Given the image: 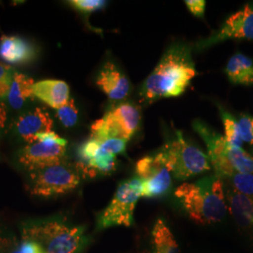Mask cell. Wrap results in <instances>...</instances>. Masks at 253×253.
Returning <instances> with one entry per match:
<instances>
[{
	"label": "cell",
	"mask_w": 253,
	"mask_h": 253,
	"mask_svg": "<svg viewBox=\"0 0 253 253\" xmlns=\"http://www.w3.org/2000/svg\"><path fill=\"white\" fill-rule=\"evenodd\" d=\"M0 253H22L17 239L13 236L0 235Z\"/></svg>",
	"instance_id": "27"
},
{
	"label": "cell",
	"mask_w": 253,
	"mask_h": 253,
	"mask_svg": "<svg viewBox=\"0 0 253 253\" xmlns=\"http://www.w3.org/2000/svg\"><path fill=\"white\" fill-rule=\"evenodd\" d=\"M14 73L9 65L0 63V99L9 96Z\"/></svg>",
	"instance_id": "24"
},
{
	"label": "cell",
	"mask_w": 253,
	"mask_h": 253,
	"mask_svg": "<svg viewBox=\"0 0 253 253\" xmlns=\"http://www.w3.org/2000/svg\"><path fill=\"white\" fill-rule=\"evenodd\" d=\"M218 110L220 114V118L224 126L225 131V139L227 142L235 147H242L243 141L241 140L240 133H239V126L238 122L229 112L218 105Z\"/></svg>",
	"instance_id": "20"
},
{
	"label": "cell",
	"mask_w": 253,
	"mask_h": 253,
	"mask_svg": "<svg viewBox=\"0 0 253 253\" xmlns=\"http://www.w3.org/2000/svg\"><path fill=\"white\" fill-rule=\"evenodd\" d=\"M185 4L190 12L194 15L202 18L205 14L206 9V1L204 0H187Z\"/></svg>",
	"instance_id": "28"
},
{
	"label": "cell",
	"mask_w": 253,
	"mask_h": 253,
	"mask_svg": "<svg viewBox=\"0 0 253 253\" xmlns=\"http://www.w3.org/2000/svg\"><path fill=\"white\" fill-rule=\"evenodd\" d=\"M225 73L234 84H253V61L247 55L237 53L228 61Z\"/></svg>",
	"instance_id": "17"
},
{
	"label": "cell",
	"mask_w": 253,
	"mask_h": 253,
	"mask_svg": "<svg viewBox=\"0 0 253 253\" xmlns=\"http://www.w3.org/2000/svg\"><path fill=\"white\" fill-rule=\"evenodd\" d=\"M54 121L44 108H36L22 114L15 122V128L21 138L29 145L37 142V136L53 131Z\"/></svg>",
	"instance_id": "12"
},
{
	"label": "cell",
	"mask_w": 253,
	"mask_h": 253,
	"mask_svg": "<svg viewBox=\"0 0 253 253\" xmlns=\"http://www.w3.org/2000/svg\"><path fill=\"white\" fill-rule=\"evenodd\" d=\"M20 250L22 253H46L44 249L38 242L29 239H22Z\"/></svg>",
	"instance_id": "29"
},
{
	"label": "cell",
	"mask_w": 253,
	"mask_h": 253,
	"mask_svg": "<svg viewBox=\"0 0 253 253\" xmlns=\"http://www.w3.org/2000/svg\"><path fill=\"white\" fill-rule=\"evenodd\" d=\"M34 96L48 106L58 110L70 100V87L60 80H42L33 86Z\"/></svg>",
	"instance_id": "15"
},
{
	"label": "cell",
	"mask_w": 253,
	"mask_h": 253,
	"mask_svg": "<svg viewBox=\"0 0 253 253\" xmlns=\"http://www.w3.org/2000/svg\"><path fill=\"white\" fill-rule=\"evenodd\" d=\"M141 110L132 102H120L91 126L90 138L99 142L110 138L129 141L139 129Z\"/></svg>",
	"instance_id": "5"
},
{
	"label": "cell",
	"mask_w": 253,
	"mask_h": 253,
	"mask_svg": "<svg viewBox=\"0 0 253 253\" xmlns=\"http://www.w3.org/2000/svg\"><path fill=\"white\" fill-rule=\"evenodd\" d=\"M66 146L48 142L30 144L19 151L18 163L30 172L64 163Z\"/></svg>",
	"instance_id": "11"
},
{
	"label": "cell",
	"mask_w": 253,
	"mask_h": 253,
	"mask_svg": "<svg viewBox=\"0 0 253 253\" xmlns=\"http://www.w3.org/2000/svg\"><path fill=\"white\" fill-rule=\"evenodd\" d=\"M192 126L207 145L208 158L215 170V175L220 178L232 177L235 173L230 166L229 157L233 145L227 142L225 137L217 133L201 120L193 121Z\"/></svg>",
	"instance_id": "9"
},
{
	"label": "cell",
	"mask_w": 253,
	"mask_h": 253,
	"mask_svg": "<svg viewBox=\"0 0 253 253\" xmlns=\"http://www.w3.org/2000/svg\"><path fill=\"white\" fill-rule=\"evenodd\" d=\"M230 39L253 40V5L248 4L231 15L217 32L200 41L197 48L208 49Z\"/></svg>",
	"instance_id": "10"
},
{
	"label": "cell",
	"mask_w": 253,
	"mask_h": 253,
	"mask_svg": "<svg viewBox=\"0 0 253 253\" xmlns=\"http://www.w3.org/2000/svg\"><path fill=\"white\" fill-rule=\"evenodd\" d=\"M157 155L178 180L208 172L212 167L208 155L188 142L180 130L176 131L175 139L163 145Z\"/></svg>",
	"instance_id": "4"
},
{
	"label": "cell",
	"mask_w": 253,
	"mask_h": 253,
	"mask_svg": "<svg viewBox=\"0 0 253 253\" xmlns=\"http://www.w3.org/2000/svg\"><path fill=\"white\" fill-rule=\"evenodd\" d=\"M56 118L66 127L75 126L78 121V109L75 105L74 100L70 99L64 106L56 110Z\"/></svg>",
	"instance_id": "22"
},
{
	"label": "cell",
	"mask_w": 253,
	"mask_h": 253,
	"mask_svg": "<svg viewBox=\"0 0 253 253\" xmlns=\"http://www.w3.org/2000/svg\"><path fill=\"white\" fill-rule=\"evenodd\" d=\"M96 84L113 101L125 100L130 91V83L126 75L113 62H106L100 69Z\"/></svg>",
	"instance_id": "13"
},
{
	"label": "cell",
	"mask_w": 253,
	"mask_h": 253,
	"mask_svg": "<svg viewBox=\"0 0 253 253\" xmlns=\"http://www.w3.org/2000/svg\"><path fill=\"white\" fill-rule=\"evenodd\" d=\"M7 116H8V112L6 110L5 105L0 103V131L5 126L6 121H7Z\"/></svg>",
	"instance_id": "30"
},
{
	"label": "cell",
	"mask_w": 253,
	"mask_h": 253,
	"mask_svg": "<svg viewBox=\"0 0 253 253\" xmlns=\"http://www.w3.org/2000/svg\"><path fill=\"white\" fill-rule=\"evenodd\" d=\"M239 133L243 143L253 145V118L248 115H241L238 119Z\"/></svg>",
	"instance_id": "26"
},
{
	"label": "cell",
	"mask_w": 253,
	"mask_h": 253,
	"mask_svg": "<svg viewBox=\"0 0 253 253\" xmlns=\"http://www.w3.org/2000/svg\"><path fill=\"white\" fill-rule=\"evenodd\" d=\"M35 82L23 73H15L9 89V105L15 110L22 108L28 100H32L35 96L33 93V86Z\"/></svg>",
	"instance_id": "18"
},
{
	"label": "cell",
	"mask_w": 253,
	"mask_h": 253,
	"mask_svg": "<svg viewBox=\"0 0 253 253\" xmlns=\"http://www.w3.org/2000/svg\"><path fill=\"white\" fill-rule=\"evenodd\" d=\"M141 191L142 180L138 176L121 182L110 204L99 215L97 229L131 226L134 221V209L141 197Z\"/></svg>",
	"instance_id": "6"
},
{
	"label": "cell",
	"mask_w": 253,
	"mask_h": 253,
	"mask_svg": "<svg viewBox=\"0 0 253 253\" xmlns=\"http://www.w3.org/2000/svg\"><path fill=\"white\" fill-rule=\"evenodd\" d=\"M229 179L234 190L253 198V173H235Z\"/></svg>",
	"instance_id": "21"
},
{
	"label": "cell",
	"mask_w": 253,
	"mask_h": 253,
	"mask_svg": "<svg viewBox=\"0 0 253 253\" xmlns=\"http://www.w3.org/2000/svg\"><path fill=\"white\" fill-rule=\"evenodd\" d=\"M228 209L236 221L244 229H253V198L241 194L233 188L228 190Z\"/></svg>",
	"instance_id": "16"
},
{
	"label": "cell",
	"mask_w": 253,
	"mask_h": 253,
	"mask_svg": "<svg viewBox=\"0 0 253 253\" xmlns=\"http://www.w3.org/2000/svg\"><path fill=\"white\" fill-rule=\"evenodd\" d=\"M100 143V150L96 157L107 156V155L117 157L118 155L126 152V143H127L126 140L118 139V138H110Z\"/></svg>",
	"instance_id": "23"
},
{
	"label": "cell",
	"mask_w": 253,
	"mask_h": 253,
	"mask_svg": "<svg viewBox=\"0 0 253 253\" xmlns=\"http://www.w3.org/2000/svg\"><path fill=\"white\" fill-rule=\"evenodd\" d=\"M174 196L190 219L200 225L220 222L226 216L228 205L223 181L215 174L182 184L174 190Z\"/></svg>",
	"instance_id": "2"
},
{
	"label": "cell",
	"mask_w": 253,
	"mask_h": 253,
	"mask_svg": "<svg viewBox=\"0 0 253 253\" xmlns=\"http://www.w3.org/2000/svg\"><path fill=\"white\" fill-rule=\"evenodd\" d=\"M136 176L142 180L141 197H163L172 187V173L157 154L147 156L136 163Z\"/></svg>",
	"instance_id": "8"
},
{
	"label": "cell",
	"mask_w": 253,
	"mask_h": 253,
	"mask_svg": "<svg viewBox=\"0 0 253 253\" xmlns=\"http://www.w3.org/2000/svg\"><path fill=\"white\" fill-rule=\"evenodd\" d=\"M195 75L190 47L174 43L166 50L153 72L145 79L140 95L149 103L163 98L180 96Z\"/></svg>",
	"instance_id": "1"
},
{
	"label": "cell",
	"mask_w": 253,
	"mask_h": 253,
	"mask_svg": "<svg viewBox=\"0 0 253 253\" xmlns=\"http://www.w3.org/2000/svg\"><path fill=\"white\" fill-rule=\"evenodd\" d=\"M36 55L34 47L18 36H3L0 39V58L8 65L30 62Z\"/></svg>",
	"instance_id": "14"
},
{
	"label": "cell",
	"mask_w": 253,
	"mask_h": 253,
	"mask_svg": "<svg viewBox=\"0 0 253 253\" xmlns=\"http://www.w3.org/2000/svg\"><path fill=\"white\" fill-rule=\"evenodd\" d=\"M81 174L67 163L54 164L30 173L29 191L42 197L62 195L75 190L80 184Z\"/></svg>",
	"instance_id": "7"
},
{
	"label": "cell",
	"mask_w": 253,
	"mask_h": 253,
	"mask_svg": "<svg viewBox=\"0 0 253 253\" xmlns=\"http://www.w3.org/2000/svg\"><path fill=\"white\" fill-rule=\"evenodd\" d=\"M70 5L83 13H90L103 9L107 2L102 0H72L69 1Z\"/></svg>",
	"instance_id": "25"
},
{
	"label": "cell",
	"mask_w": 253,
	"mask_h": 253,
	"mask_svg": "<svg viewBox=\"0 0 253 253\" xmlns=\"http://www.w3.org/2000/svg\"><path fill=\"white\" fill-rule=\"evenodd\" d=\"M22 239L36 241L46 253H77L86 243L83 227L56 219L28 222L22 229Z\"/></svg>",
	"instance_id": "3"
},
{
	"label": "cell",
	"mask_w": 253,
	"mask_h": 253,
	"mask_svg": "<svg viewBox=\"0 0 253 253\" xmlns=\"http://www.w3.org/2000/svg\"><path fill=\"white\" fill-rule=\"evenodd\" d=\"M152 253H180L178 244L170 228L162 218H158L151 233Z\"/></svg>",
	"instance_id": "19"
}]
</instances>
